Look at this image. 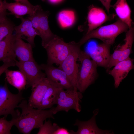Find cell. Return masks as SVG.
Masks as SVG:
<instances>
[{
	"label": "cell",
	"mask_w": 134,
	"mask_h": 134,
	"mask_svg": "<svg viewBox=\"0 0 134 134\" xmlns=\"http://www.w3.org/2000/svg\"><path fill=\"white\" fill-rule=\"evenodd\" d=\"M55 107L48 110L35 109L30 106L28 101L23 99L17 108H20L22 112L16 117L14 125L20 133L30 134L32 130L39 128L48 118L54 119V111Z\"/></svg>",
	"instance_id": "obj_1"
},
{
	"label": "cell",
	"mask_w": 134,
	"mask_h": 134,
	"mask_svg": "<svg viewBox=\"0 0 134 134\" xmlns=\"http://www.w3.org/2000/svg\"><path fill=\"white\" fill-rule=\"evenodd\" d=\"M78 61L80 64L77 75L76 87L78 90L82 93L97 78L98 66L89 55L84 51L81 50Z\"/></svg>",
	"instance_id": "obj_2"
},
{
	"label": "cell",
	"mask_w": 134,
	"mask_h": 134,
	"mask_svg": "<svg viewBox=\"0 0 134 134\" xmlns=\"http://www.w3.org/2000/svg\"><path fill=\"white\" fill-rule=\"evenodd\" d=\"M129 29L128 26L119 19L112 24L99 27L86 34L78 43L81 46L89 39L95 38L111 45L119 35Z\"/></svg>",
	"instance_id": "obj_3"
},
{
	"label": "cell",
	"mask_w": 134,
	"mask_h": 134,
	"mask_svg": "<svg viewBox=\"0 0 134 134\" xmlns=\"http://www.w3.org/2000/svg\"><path fill=\"white\" fill-rule=\"evenodd\" d=\"M64 89L61 88L58 92L56 98L57 105L54 107V114L61 111L67 112L71 109L80 112L81 107L80 102L82 97L81 93L74 88Z\"/></svg>",
	"instance_id": "obj_4"
},
{
	"label": "cell",
	"mask_w": 134,
	"mask_h": 134,
	"mask_svg": "<svg viewBox=\"0 0 134 134\" xmlns=\"http://www.w3.org/2000/svg\"><path fill=\"white\" fill-rule=\"evenodd\" d=\"M24 99L21 92L16 94L11 92L6 83L0 87V116L3 115L7 117L10 114L12 117H16L20 113L15 109Z\"/></svg>",
	"instance_id": "obj_5"
},
{
	"label": "cell",
	"mask_w": 134,
	"mask_h": 134,
	"mask_svg": "<svg viewBox=\"0 0 134 134\" xmlns=\"http://www.w3.org/2000/svg\"><path fill=\"white\" fill-rule=\"evenodd\" d=\"M47 55V64L59 65L69 54L70 50V42L67 43L56 35L44 48Z\"/></svg>",
	"instance_id": "obj_6"
},
{
	"label": "cell",
	"mask_w": 134,
	"mask_h": 134,
	"mask_svg": "<svg viewBox=\"0 0 134 134\" xmlns=\"http://www.w3.org/2000/svg\"><path fill=\"white\" fill-rule=\"evenodd\" d=\"M70 52L60 64L58 67L66 73L71 82L74 89L77 90L76 87L77 77L79 64L77 63V61L81 50V46L78 43L74 41L70 42Z\"/></svg>",
	"instance_id": "obj_7"
},
{
	"label": "cell",
	"mask_w": 134,
	"mask_h": 134,
	"mask_svg": "<svg viewBox=\"0 0 134 134\" xmlns=\"http://www.w3.org/2000/svg\"><path fill=\"white\" fill-rule=\"evenodd\" d=\"M49 12L41 8L34 14L27 18L31 21L34 28L38 32L42 39L41 44L44 48L57 35L51 31L48 24Z\"/></svg>",
	"instance_id": "obj_8"
},
{
	"label": "cell",
	"mask_w": 134,
	"mask_h": 134,
	"mask_svg": "<svg viewBox=\"0 0 134 134\" xmlns=\"http://www.w3.org/2000/svg\"><path fill=\"white\" fill-rule=\"evenodd\" d=\"M16 66L25 76L27 87H31L42 78L46 77L42 71L40 65L35 59L26 61H16Z\"/></svg>",
	"instance_id": "obj_9"
},
{
	"label": "cell",
	"mask_w": 134,
	"mask_h": 134,
	"mask_svg": "<svg viewBox=\"0 0 134 134\" xmlns=\"http://www.w3.org/2000/svg\"><path fill=\"white\" fill-rule=\"evenodd\" d=\"M40 66L50 81L58 84L64 89L74 88L68 77L62 69L47 63L42 64Z\"/></svg>",
	"instance_id": "obj_10"
},
{
	"label": "cell",
	"mask_w": 134,
	"mask_h": 134,
	"mask_svg": "<svg viewBox=\"0 0 134 134\" xmlns=\"http://www.w3.org/2000/svg\"><path fill=\"white\" fill-rule=\"evenodd\" d=\"M98 109L93 111L92 117L87 121H81L77 119L74 126L78 127L77 130L75 132L73 130L70 131L71 134H114L111 130H104L99 129L96 121V116L98 113Z\"/></svg>",
	"instance_id": "obj_11"
},
{
	"label": "cell",
	"mask_w": 134,
	"mask_h": 134,
	"mask_svg": "<svg viewBox=\"0 0 134 134\" xmlns=\"http://www.w3.org/2000/svg\"><path fill=\"white\" fill-rule=\"evenodd\" d=\"M50 83V81L45 77L32 85L31 93L28 101V104L30 106L34 108H39Z\"/></svg>",
	"instance_id": "obj_12"
},
{
	"label": "cell",
	"mask_w": 134,
	"mask_h": 134,
	"mask_svg": "<svg viewBox=\"0 0 134 134\" xmlns=\"http://www.w3.org/2000/svg\"><path fill=\"white\" fill-rule=\"evenodd\" d=\"M115 16L113 14L108 15L102 9L91 6L88 14V28L86 34L97 28L105 22L112 20Z\"/></svg>",
	"instance_id": "obj_13"
},
{
	"label": "cell",
	"mask_w": 134,
	"mask_h": 134,
	"mask_svg": "<svg viewBox=\"0 0 134 134\" xmlns=\"http://www.w3.org/2000/svg\"><path fill=\"white\" fill-rule=\"evenodd\" d=\"M19 19L21 22L19 25L15 27V35L25 40L33 47H34L35 38L36 36H39L38 32L34 28L31 21L27 17L25 18L22 16Z\"/></svg>",
	"instance_id": "obj_14"
},
{
	"label": "cell",
	"mask_w": 134,
	"mask_h": 134,
	"mask_svg": "<svg viewBox=\"0 0 134 134\" xmlns=\"http://www.w3.org/2000/svg\"><path fill=\"white\" fill-rule=\"evenodd\" d=\"M134 59L130 57L117 63L111 70L108 72L113 78L114 86L117 88L122 80L127 76L130 71L133 69Z\"/></svg>",
	"instance_id": "obj_15"
},
{
	"label": "cell",
	"mask_w": 134,
	"mask_h": 134,
	"mask_svg": "<svg viewBox=\"0 0 134 134\" xmlns=\"http://www.w3.org/2000/svg\"><path fill=\"white\" fill-rule=\"evenodd\" d=\"M5 9L10 11L8 15H14L17 18L26 15H31L34 14L39 9L42 8L39 5L31 7L23 4L15 2L9 3L6 0L3 1Z\"/></svg>",
	"instance_id": "obj_16"
},
{
	"label": "cell",
	"mask_w": 134,
	"mask_h": 134,
	"mask_svg": "<svg viewBox=\"0 0 134 134\" xmlns=\"http://www.w3.org/2000/svg\"><path fill=\"white\" fill-rule=\"evenodd\" d=\"M111 45L103 43L97 45L94 50L89 55L98 66L106 69L108 64L110 56Z\"/></svg>",
	"instance_id": "obj_17"
},
{
	"label": "cell",
	"mask_w": 134,
	"mask_h": 134,
	"mask_svg": "<svg viewBox=\"0 0 134 134\" xmlns=\"http://www.w3.org/2000/svg\"><path fill=\"white\" fill-rule=\"evenodd\" d=\"M15 38V34H11L0 41V61L16 62V57L13 49Z\"/></svg>",
	"instance_id": "obj_18"
},
{
	"label": "cell",
	"mask_w": 134,
	"mask_h": 134,
	"mask_svg": "<svg viewBox=\"0 0 134 134\" xmlns=\"http://www.w3.org/2000/svg\"><path fill=\"white\" fill-rule=\"evenodd\" d=\"M15 36L13 49L19 61L24 62L34 60L32 45L24 42L21 38Z\"/></svg>",
	"instance_id": "obj_19"
},
{
	"label": "cell",
	"mask_w": 134,
	"mask_h": 134,
	"mask_svg": "<svg viewBox=\"0 0 134 134\" xmlns=\"http://www.w3.org/2000/svg\"><path fill=\"white\" fill-rule=\"evenodd\" d=\"M126 32L124 43L119 45L115 50L119 57L118 62L129 57L132 53V47L134 39V27L129 28Z\"/></svg>",
	"instance_id": "obj_20"
},
{
	"label": "cell",
	"mask_w": 134,
	"mask_h": 134,
	"mask_svg": "<svg viewBox=\"0 0 134 134\" xmlns=\"http://www.w3.org/2000/svg\"><path fill=\"white\" fill-rule=\"evenodd\" d=\"M111 7L114 9L119 19L127 24L129 28L132 27L131 11L126 0H117Z\"/></svg>",
	"instance_id": "obj_21"
},
{
	"label": "cell",
	"mask_w": 134,
	"mask_h": 134,
	"mask_svg": "<svg viewBox=\"0 0 134 134\" xmlns=\"http://www.w3.org/2000/svg\"><path fill=\"white\" fill-rule=\"evenodd\" d=\"M4 73L7 81L16 88L18 92L25 89L27 85L26 77L20 71L12 70L7 69Z\"/></svg>",
	"instance_id": "obj_22"
},
{
	"label": "cell",
	"mask_w": 134,
	"mask_h": 134,
	"mask_svg": "<svg viewBox=\"0 0 134 134\" xmlns=\"http://www.w3.org/2000/svg\"><path fill=\"white\" fill-rule=\"evenodd\" d=\"M50 82V84L44 95L38 109L45 110L50 108L53 105L56 104L57 93L59 90L62 88L58 84Z\"/></svg>",
	"instance_id": "obj_23"
},
{
	"label": "cell",
	"mask_w": 134,
	"mask_h": 134,
	"mask_svg": "<svg viewBox=\"0 0 134 134\" xmlns=\"http://www.w3.org/2000/svg\"><path fill=\"white\" fill-rule=\"evenodd\" d=\"M58 21L60 26L66 28L72 26L75 23L76 16L74 11L63 10L60 11L57 16Z\"/></svg>",
	"instance_id": "obj_24"
},
{
	"label": "cell",
	"mask_w": 134,
	"mask_h": 134,
	"mask_svg": "<svg viewBox=\"0 0 134 134\" xmlns=\"http://www.w3.org/2000/svg\"><path fill=\"white\" fill-rule=\"evenodd\" d=\"M15 26L7 17L0 18V41L8 35L12 34Z\"/></svg>",
	"instance_id": "obj_25"
},
{
	"label": "cell",
	"mask_w": 134,
	"mask_h": 134,
	"mask_svg": "<svg viewBox=\"0 0 134 134\" xmlns=\"http://www.w3.org/2000/svg\"><path fill=\"white\" fill-rule=\"evenodd\" d=\"M57 124L54 123L52 124L49 119L45 120L42 126L39 128L37 134H54V132L59 127Z\"/></svg>",
	"instance_id": "obj_26"
},
{
	"label": "cell",
	"mask_w": 134,
	"mask_h": 134,
	"mask_svg": "<svg viewBox=\"0 0 134 134\" xmlns=\"http://www.w3.org/2000/svg\"><path fill=\"white\" fill-rule=\"evenodd\" d=\"M6 117L4 116L0 118V134H11V130L12 127L14 125L15 119L12 117L10 121H7Z\"/></svg>",
	"instance_id": "obj_27"
},
{
	"label": "cell",
	"mask_w": 134,
	"mask_h": 134,
	"mask_svg": "<svg viewBox=\"0 0 134 134\" xmlns=\"http://www.w3.org/2000/svg\"><path fill=\"white\" fill-rule=\"evenodd\" d=\"M15 62H10L4 63L3 64L0 66V77L9 67L16 66Z\"/></svg>",
	"instance_id": "obj_28"
},
{
	"label": "cell",
	"mask_w": 134,
	"mask_h": 134,
	"mask_svg": "<svg viewBox=\"0 0 134 134\" xmlns=\"http://www.w3.org/2000/svg\"><path fill=\"white\" fill-rule=\"evenodd\" d=\"M6 10L4 7L3 1L0 0V18L7 17L8 15Z\"/></svg>",
	"instance_id": "obj_29"
},
{
	"label": "cell",
	"mask_w": 134,
	"mask_h": 134,
	"mask_svg": "<svg viewBox=\"0 0 134 134\" xmlns=\"http://www.w3.org/2000/svg\"><path fill=\"white\" fill-rule=\"evenodd\" d=\"M54 134H71L70 131L65 128L59 127L54 132Z\"/></svg>",
	"instance_id": "obj_30"
},
{
	"label": "cell",
	"mask_w": 134,
	"mask_h": 134,
	"mask_svg": "<svg viewBox=\"0 0 134 134\" xmlns=\"http://www.w3.org/2000/svg\"><path fill=\"white\" fill-rule=\"evenodd\" d=\"M102 4L107 11L108 13H109L110 9L111 7V2L112 0H98Z\"/></svg>",
	"instance_id": "obj_31"
},
{
	"label": "cell",
	"mask_w": 134,
	"mask_h": 134,
	"mask_svg": "<svg viewBox=\"0 0 134 134\" xmlns=\"http://www.w3.org/2000/svg\"><path fill=\"white\" fill-rule=\"evenodd\" d=\"M16 2L20 3L31 7H33L34 5L31 4L28 0H13Z\"/></svg>",
	"instance_id": "obj_32"
},
{
	"label": "cell",
	"mask_w": 134,
	"mask_h": 134,
	"mask_svg": "<svg viewBox=\"0 0 134 134\" xmlns=\"http://www.w3.org/2000/svg\"><path fill=\"white\" fill-rule=\"evenodd\" d=\"M63 0H42L43 1H47L52 4H57L62 2Z\"/></svg>",
	"instance_id": "obj_33"
}]
</instances>
